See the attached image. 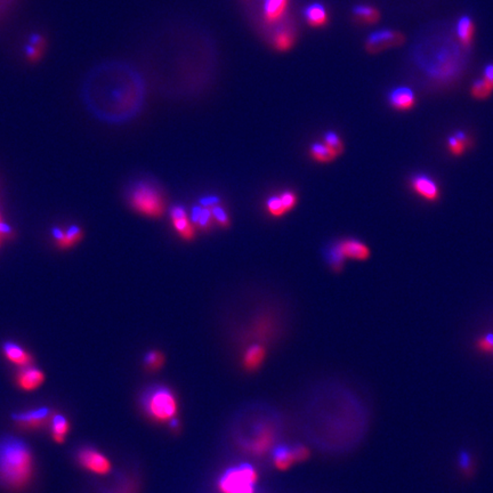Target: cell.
<instances>
[{"mask_svg":"<svg viewBox=\"0 0 493 493\" xmlns=\"http://www.w3.org/2000/svg\"><path fill=\"white\" fill-rule=\"evenodd\" d=\"M80 96L95 119L108 125H123L142 112L147 101V82L134 65L108 60L87 72Z\"/></svg>","mask_w":493,"mask_h":493,"instance_id":"obj_1","label":"cell"},{"mask_svg":"<svg viewBox=\"0 0 493 493\" xmlns=\"http://www.w3.org/2000/svg\"><path fill=\"white\" fill-rule=\"evenodd\" d=\"M34 474V457L25 442L13 436L0 438V484L18 490Z\"/></svg>","mask_w":493,"mask_h":493,"instance_id":"obj_2","label":"cell"},{"mask_svg":"<svg viewBox=\"0 0 493 493\" xmlns=\"http://www.w3.org/2000/svg\"><path fill=\"white\" fill-rule=\"evenodd\" d=\"M129 208L149 219H160L167 212L168 199L159 183L149 178L137 179L127 191Z\"/></svg>","mask_w":493,"mask_h":493,"instance_id":"obj_3","label":"cell"},{"mask_svg":"<svg viewBox=\"0 0 493 493\" xmlns=\"http://www.w3.org/2000/svg\"><path fill=\"white\" fill-rule=\"evenodd\" d=\"M142 403L147 414L157 421L171 420L177 411L176 399L167 387L157 386L147 390Z\"/></svg>","mask_w":493,"mask_h":493,"instance_id":"obj_4","label":"cell"},{"mask_svg":"<svg viewBox=\"0 0 493 493\" xmlns=\"http://www.w3.org/2000/svg\"><path fill=\"white\" fill-rule=\"evenodd\" d=\"M256 481L253 466H238L229 469L219 479V489L224 493H253Z\"/></svg>","mask_w":493,"mask_h":493,"instance_id":"obj_5","label":"cell"},{"mask_svg":"<svg viewBox=\"0 0 493 493\" xmlns=\"http://www.w3.org/2000/svg\"><path fill=\"white\" fill-rule=\"evenodd\" d=\"M405 41L407 37L403 32L393 29H381L373 31L368 36L364 48L369 54L377 55L392 48L401 47L405 44Z\"/></svg>","mask_w":493,"mask_h":493,"instance_id":"obj_6","label":"cell"},{"mask_svg":"<svg viewBox=\"0 0 493 493\" xmlns=\"http://www.w3.org/2000/svg\"><path fill=\"white\" fill-rule=\"evenodd\" d=\"M297 203V194L292 190H284L277 194L270 195L265 201V209L274 218H281L294 210Z\"/></svg>","mask_w":493,"mask_h":493,"instance_id":"obj_7","label":"cell"},{"mask_svg":"<svg viewBox=\"0 0 493 493\" xmlns=\"http://www.w3.org/2000/svg\"><path fill=\"white\" fill-rule=\"evenodd\" d=\"M78 462L84 468L97 475H106L111 472V462L105 455L95 448H84L78 452Z\"/></svg>","mask_w":493,"mask_h":493,"instance_id":"obj_8","label":"cell"},{"mask_svg":"<svg viewBox=\"0 0 493 493\" xmlns=\"http://www.w3.org/2000/svg\"><path fill=\"white\" fill-rule=\"evenodd\" d=\"M169 216H170L171 225L181 239L184 241L194 240L197 227L192 223L191 217L188 215L183 205H173L169 210Z\"/></svg>","mask_w":493,"mask_h":493,"instance_id":"obj_9","label":"cell"},{"mask_svg":"<svg viewBox=\"0 0 493 493\" xmlns=\"http://www.w3.org/2000/svg\"><path fill=\"white\" fill-rule=\"evenodd\" d=\"M13 420L25 429H40L51 421V411L48 407H38L13 414Z\"/></svg>","mask_w":493,"mask_h":493,"instance_id":"obj_10","label":"cell"},{"mask_svg":"<svg viewBox=\"0 0 493 493\" xmlns=\"http://www.w3.org/2000/svg\"><path fill=\"white\" fill-rule=\"evenodd\" d=\"M339 253L344 257V260H366L369 258V246L359 240L354 238H345L335 241Z\"/></svg>","mask_w":493,"mask_h":493,"instance_id":"obj_11","label":"cell"},{"mask_svg":"<svg viewBox=\"0 0 493 493\" xmlns=\"http://www.w3.org/2000/svg\"><path fill=\"white\" fill-rule=\"evenodd\" d=\"M45 383V373L38 368L25 366L17 373L16 383L24 392H34Z\"/></svg>","mask_w":493,"mask_h":493,"instance_id":"obj_12","label":"cell"},{"mask_svg":"<svg viewBox=\"0 0 493 493\" xmlns=\"http://www.w3.org/2000/svg\"><path fill=\"white\" fill-rule=\"evenodd\" d=\"M388 103L396 111H409L414 109L416 96L412 89L405 86H401L390 90L388 94Z\"/></svg>","mask_w":493,"mask_h":493,"instance_id":"obj_13","label":"cell"},{"mask_svg":"<svg viewBox=\"0 0 493 493\" xmlns=\"http://www.w3.org/2000/svg\"><path fill=\"white\" fill-rule=\"evenodd\" d=\"M411 186L418 195L428 201H436L440 197V188L431 177L426 175H417L412 178Z\"/></svg>","mask_w":493,"mask_h":493,"instance_id":"obj_14","label":"cell"},{"mask_svg":"<svg viewBox=\"0 0 493 493\" xmlns=\"http://www.w3.org/2000/svg\"><path fill=\"white\" fill-rule=\"evenodd\" d=\"M3 353L5 357L10 363L21 366V368L31 366L34 362V359H32L30 353L25 351L22 346L18 345L16 342H5L3 345Z\"/></svg>","mask_w":493,"mask_h":493,"instance_id":"obj_15","label":"cell"},{"mask_svg":"<svg viewBox=\"0 0 493 493\" xmlns=\"http://www.w3.org/2000/svg\"><path fill=\"white\" fill-rule=\"evenodd\" d=\"M265 356H266L265 346L260 342H253L246 347L243 355V366L246 370L253 371L263 364Z\"/></svg>","mask_w":493,"mask_h":493,"instance_id":"obj_16","label":"cell"},{"mask_svg":"<svg viewBox=\"0 0 493 493\" xmlns=\"http://www.w3.org/2000/svg\"><path fill=\"white\" fill-rule=\"evenodd\" d=\"M455 32H457L459 42L464 47H469L472 45L474 32H475V25H474L472 17L468 15H462L457 22Z\"/></svg>","mask_w":493,"mask_h":493,"instance_id":"obj_17","label":"cell"},{"mask_svg":"<svg viewBox=\"0 0 493 493\" xmlns=\"http://www.w3.org/2000/svg\"><path fill=\"white\" fill-rule=\"evenodd\" d=\"M305 20L313 27H325L328 22V13L322 3H313L304 10Z\"/></svg>","mask_w":493,"mask_h":493,"instance_id":"obj_18","label":"cell"},{"mask_svg":"<svg viewBox=\"0 0 493 493\" xmlns=\"http://www.w3.org/2000/svg\"><path fill=\"white\" fill-rule=\"evenodd\" d=\"M289 0H264V16L267 22H277L283 16L287 10Z\"/></svg>","mask_w":493,"mask_h":493,"instance_id":"obj_19","label":"cell"},{"mask_svg":"<svg viewBox=\"0 0 493 493\" xmlns=\"http://www.w3.org/2000/svg\"><path fill=\"white\" fill-rule=\"evenodd\" d=\"M191 220L197 229H202V231L212 229V223L215 222L212 217V209L205 208L202 205L193 208L191 212Z\"/></svg>","mask_w":493,"mask_h":493,"instance_id":"obj_20","label":"cell"},{"mask_svg":"<svg viewBox=\"0 0 493 493\" xmlns=\"http://www.w3.org/2000/svg\"><path fill=\"white\" fill-rule=\"evenodd\" d=\"M309 154H311L312 159L318 164H330L338 157V155L323 142L312 144L309 147Z\"/></svg>","mask_w":493,"mask_h":493,"instance_id":"obj_21","label":"cell"},{"mask_svg":"<svg viewBox=\"0 0 493 493\" xmlns=\"http://www.w3.org/2000/svg\"><path fill=\"white\" fill-rule=\"evenodd\" d=\"M323 257H325V263L328 264L329 267L336 273H339L345 265V260L339 253L335 241L329 243L328 246L323 249Z\"/></svg>","mask_w":493,"mask_h":493,"instance_id":"obj_22","label":"cell"},{"mask_svg":"<svg viewBox=\"0 0 493 493\" xmlns=\"http://www.w3.org/2000/svg\"><path fill=\"white\" fill-rule=\"evenodd\" d=\"M353 15L356 20L366 24H375L380 20V12L370 5H356L353 8Z\"/></svg>","mask_w":493,"mask_h":493,"instance_id":"obj_23","label":"cell"},{"mask_svg":"<svg viewBox=\"0 0 493 493\" xmlns=\"http://www.w3.org/2000/svg\"><path fill=\"white\" fill-rule=\"evenodd\" d=\"M51 438L58 443H63L65 441V436L70 431V424L68 419L62 414H55L51 418Z\"/></svg>","mask_w":493,"mask_h":493,"instance_id":"obj_24","label":"cell"},{"mask_svg":"<svg viewBox=\"0 0 493 493\" xmlns=\"http://www.w3.org/2000/svg\"><path fill=\"white\" fill-rule=\"evenodd\" d=\"M296 462L294 448L288 446H277L274 450V464L277 468L287 469Z\"/></svg>","mask_w":493,"mask_h":493,"instance_id":"obj_25","label":"cell"},{"mask_svg":"<svg viewBox=\"0 0 493 493\" xmlns=\"http://www.w3.org/2000/svg\"><path fill=\"white\" fill-rule=\"evenodd\" d=\"M468 147V137L466 133L459 130L455 131L453 135L448 136V151L455 157H460L465 152L466 149Z\"/></svg>","mask_w":493,"mask_h":493,"instance_id":"obj_26","label":"cell"},{"mask_svg":"<svg viewBox=\"0 0 493 493\" xmlns=\"http://www.w3.org/2000/svg\"><path fill=\"white\" fill-rule=\"evenodd\" d=\"M84 238V231L81 227L77 225H71L65 229L64 238L60 242L56 243V246L60 249H70L72 246H75L77 243L81 241Z\"/></svg>","mask_w":493,"mask_h":493,"instance_id":"obj_27","label":"cell"},{"mask_svg":"<svg viewBox=\"0 0 493 493\" xmlns=\"http://www.w3.org/2000/svg\"><path fill=\"white\" fill-rule=\"evenodd\" d=\"M492 92L493 89L491 88V86L483 78L476 79L470 87V95L472 99H479V101L488 99Z\"/></svg>","mask_w":493,"mask_h":493,"instance_id":"obj_28","label":"cell"},{"mask_svg":"<svg viewBox=\"0 0 493 493\" xmlns=\"http://www.w3.org/2000/svg\"><path fill=\"white\" fill-rule=\"evenodd\" d=\"M164 355L159 351H150L144 356V366L151 371L160 369L164 366Z\"/></svg>","mask_w":493,"mask_h":493,"instance_id":"obj_29","label":"cell"},{"mask_svg":"<svg viewBox=\"0 0 493 493\" xmlns=\"http://www.w3.org/2000/svg\"><path fill=\"white\" fill-rule=\"evenodd\" d=\"M294 34L289 30H280L275 34L274 45L279 51H288L294 45Z\"/></svg>","mask_w":493,"mask_h":493,"instance_id":"obj_30","label":"cell"},{"mask_svg":"<svg viewBox=\"0 0 493 493\" xmlns=\"http://www.w3.org/2000/svg\"><path fill=\"white\" fill-rule=\"evenodd\" d=\"M323 143L327 144L338 157L344 152V150H345V147H344L342 138L339 137L338 134L336 133V131H332V130H329V131L325 134V136H323Z\"/></svg>","mask_w":493,"mask_h":493,"instance_id":"obj_31","label":"cell"},{"mask_svg":"<svg viewBox=\"0 0 493 493\" xmlns=\"http://www.w3.org/2000/svg\"><path fill=\"white\" fill-rule=\"evenodd\" d=\"M44 40L42 38L34 37L31 40L30 44L27 46V58H30L31 61H37L38 58H40L42 54V49H44Z\"/></svg>","mask_w":493,"mask_h":493,"instance_id":"obj_32","label":"cell"},{"mask_svg":"<svg viewBox=\"0 0 493 493\" xmlns=\"http://www.w3.org/2000/svg\"><path fill=\"white\" fill-rule=\"evenodd\" d=\"M212 217L217 224H218L223 229H227L231 223V218H229V212H226L225 209L223 208L222 205H216L212 207Z\"/></svg>","mask_w":493,"mask_h":493,"instance_id":"obj_33","label":"cell"},{"mask_svg":"<svg viewBox=\"0 0 493 493\" xmlns=\"http://www.w3.org/2000/svg\"><path fill=\"white\" fill-rule=\"evenodd\" d=\"M20 0H0V24L16 8Z\"/></svg>","mask_w":493,"mask_h":493,"instance_id":"obj_34","label":"cell"},{"mask_svg":"<svg viewBox=\"0 0 493 493\" xmlns=\"http://www.w3.org/2000/svg\"><path fill=\"white\" fill-rule=\"evenodd\" d=\"M13 236L14 229L10 227V224H7L3 214H1V210H0V246H3L5 241L13 239Z\"/></svg>","mask_w":493,"mask_h":493,"instance_id":"obj_35","label":"cell"},{"mask_svg":"<svg viewBox=\"0 0 493 493\" xmlns=\"http://www.w3.org/2000/svg\"><path fill=\"white\" fill-rule=\"evenodd\" d=\"M477 349L484 353H493V333H488L477 342Z\"/></svg>","mask_w":493,"mask_h":493,"instance_id":"obj_36","label":"cell"},{"mask_svg":"<svg viewBox=\"0 0 493 493\" xmlns=\"http://www.w3.org/2000/svg\"><path fill=\"white\" fill-rule=\"evenodd\" d=\"M482 78L484 79V80L491 86V88L493 89V63H489V64L486 65L485 68H484Z\"/></svg>","mask_w":493,"mask_h":493,"instance_id":"obj_37","label":"cell"},{"mask_svg":"<svg viewBox=\"0 0 493 493\" xmlns=\"http://www.w3.org/2000/svg\"><path fill=\"white\" fill-rule=\"evenodd\" d=\"M460 466L466 472H469V467H470V457L468 453H462L460 455Z\"/></svg>","mask_w":493,"mask_h":493,"instance_id":"obj_38","label":"cell"}]
</instances>
